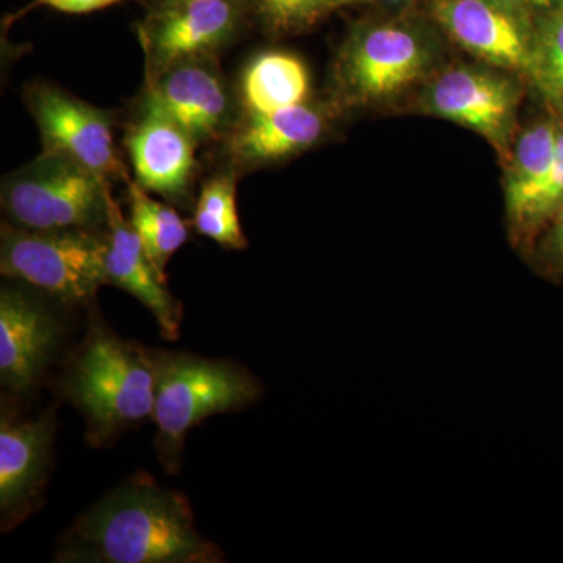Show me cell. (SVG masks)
Listing matches in <instances>:
<instances>
[{
	"label": "cell",
	"mask_w": 563,
	"mask_h": 563,
	"mask_svg": "<svg viewBox=\"0 0 563 563\" xmlns=\"http://www.w3.org/2000/svg\"><path fill=\"white\" fill-rule=\"evenodd\" d=\"M57 562L220 563V548L203 539L184 493L146 473L114 487L65 533Z\"/></svg>",
	"instance_id": "obj_1"
},
{
	"label": "cell",
	"mask_w": 563,
	"mask_h": 563,
	"mask_svg": "<svg viewBox=\"0 0 563 563\" xmlns=\"http://www.w3.org/2000/svg\"><path fill=\"white\" fill-rule=\"evenodd\" d=\"M443 36L417 14L357 22L333 63V106L380 109L412 99L446 65Z\"/></svg>",
	"instance_id": "obj_2"
},
{
	"label": "cell",
	"mask_w": 563,
	"mask_h": 563,
	"mask_svg": "<svg viewBox=\"0 0 563 563\" xmlns=\"http://www.w3.org/2000/svg\"><path fill=\"white\" fill-rule=\"evenodd\" d=\"M62 391L87 420L88 442L109 443L154 413L151 351L92 321L66 365Z\"/></svg>",
	"instance_id": "obj_3"
},
{
	"label": "cell",
	"mask_w": 563,
	"mask_h": 563,
	"mask_svg": "<svg viewBox=\"0 0 563 563\" xmlns=\"http://www.w3.org/2000/svg\"><path fill=\"white\" fill-rule=\"evenodd\" d=\"M155 374L157 450L166 472L179 466L188 431L211 415L235 412L262 396V385L243 366L181 352L151 351Z\"/></svg>",
	"instance_id": "obj_4"
},
{
	"label": "cell",
	"mask_w": 563,
	"mask_h": 563,
	"mask_svg": "<svg viewBox=\"0 0 563 563\" xmlns=\"http://www.w3.org/2000/svg\"><path fill=\"white\" fill-rule=\"evenodd\" d=\"M529 81L510 70L483 62L444 65L415 92L410 110L440 118L476 132L496 151L509 157L518 131V114Z\"/></svg>",
	"instance_id": "obj_5"
},
{
	"label": "cell",
	"mask_w": 563,
	"mask_h": 563,
	"mask_svg": "<svg viewBox=\"0 0 563 563\" xmlns=\"http://www.w3.org/2000/svg\"><path fill=\"white\" fill-rule=\"evenodd\" d=\"M107 233L33 231L2 224L0 272L65 303H87L107 284Z\"/></svg>",
	"instance_id": "obj_6"
},
{
	"label": "cell",
	"mask_w": 563,
	"mask_h": 563,
	"mask_svg": "<svg viewBox=\"0 0 563 563\" xmlns=\"http://www.w3.org/2000/svg\"><path fill=\"white\" fill-rule=\"evenodd\" d=\"M109 181L60 155L44 154L2 181V209L10 224L33 231L107 225Z\"/></svg>",
	"instance_id": "obj_7"
},
{
	"label": "cell",
	"mask_w": 563,
	"mask_h": 563,
	"mask_svg": "<svg viewBox=\"0 0 563 563\" xmlns=\"http://www.w3.org/2000/svg\"><path fill=\"white\" fill-rule=\"evenodd\" d=\"M429 18L474 60L510 70L531 85L537 18L493 0H429Z\"/></svg>",
	"instance_id": "obj_8"
},
{
	"label": "cell",
	"mask_w": 563,
	"mask_h": 563,
	"mask_svg": "<svg viewBox=\"0 0 563 563\" xmlns=\"http://www.w3.org/2000/svg\"><path fill=\"white\" fill-rule=\"evenodd\" d=\"M25 102L36 122L44 154L79 163L107 181L124 179L114 146L113 122L106 110L47 84L32 85Z\"/></svg>",
	"instance_id": "obj_9"
},
{
	"label": "cell",
	"mask_w": 563,
	"mask_h": 563,
	"mask_svg": "<svg viewBox=\"0 0 563 563\" xmlns=\"http://www.w3.org/2000/svg\"><path fill=\"white\" fill-rule=\"evenodd\" d=\"M240 0H177L158 3L140 29L146 79L180 63L211 58L239 31Z\"/></svg>",
	"instance_id": "obj_10"
},
{
	"label": "cell",
	"mask_w": 563,
	"mask_h": 563,
	"mask_svg": "<svg viewBox=\"0 0 563 563\" xmlns=\"http://www.w3.org/2000/svg\"><path fill=\"white\" fill-rule=\"evenodd\" d=\"M124 143L141 188L169 201L187 198L196 172V141L190 133L141 101L139 118Z\"/></svg>",
	"instance_id": "obj_11"
},
{
	"label": "cell",
	"mask_w": 563,
	"mask_h": 563,
	"mask_svg": "<svg viewBox=\"0 0 563 563\" xmlns=\"http://www.w3.org/2000/svg\"><path fill=\"white\" fill-rule=\"evenodd\" d=\"M63 333L60 320L38 299L18 288L0 292V380L27 393L46 368Z\"/></svg>",
	"instance_id": "obj_12"
},
{
	"label": "cell",
	"mask_w": 563,
	"mask_h": 563,
	"mask_svg": "<svg viewBox=\"0 0 563 563\" xmlns=\"http://www.w3.org/2000/svg\"><path fill=\"white\" fill-rule=\"evenodd\" d=\"M55 421L51 413L16 420L3 407L0 421V515L2 531L31 515L49 472Z\"/></svg>",
	"instance_id": "obj_13"
},
{
	"label": "cell",
	"mask_w": 563,
	"mask_h": 563,
	"mask_svg": "<svg viewBox=\"0 0 563 563\" xmlns=\"http://www.w3.org/2000/svg\"><path fill=\"white\" fill-rule=\"evenodd\" d=\"M143 101L190 133L196 143L214 139L228 125V88L211 58L173 66L146 79Z\"/></svg>",
	"instance_id": "obj_14"
},
{
	"label": "cell",
	"mask_w": 563,
	"mask_h": 563,
	"mask_svg": "<svg viewBox=\"0 0 563 563\" xmlns=\"http://www.w3.org/2000/svg\"><path fill=\"white\" fill-rule=\"evenodd\" d=\"M107 284L131 292L157 320L162 335L166 340H177L180 335L181 303L166 288V280L154 268L139 235L131 222L125 220L120 203L109 192L107 206Z\"/></svg>",
	"instance_id": "obj_15"
},
{
	"label": "cell",
	"mask_w": 563,
	"mask_h": 563,
	"mask_svg": "<svg viewBox=\"0 0 563 563\" xmlns=\"http://www.w3.org/2000/svg\"><path fill=\"white\" fill-rule=\"evenodd\" d=\"M336 109L299 103L272 111L247 113L228 141V152L240 166H258L301 154L324 136Z\"/></svg>",
	"instance_id": "obj_16"
},
{
	"label": "cell",
	"mask_w": 563,
	"mask_h": 563,
	"mask_svg": "<svg viewBox=\"0 0 563 563\" xmlns=\"http://www.w3.org/2000/svg\"><path fill=\"white\" fill-rule=\"evenodd\" d=\"M310 76L301 58L288 52H263L244 69L242 102L247 113H272L307 102Z\"/></svg>",
	"instance_id": "obj_17"
},
{
	"label": "cell",
	"mask_w": 563,
	"mask_h": 563,
	"mask_svg": "<svg viewBox=\"0 0 563 563\" xmlns=\"http://www.w3.org/2000/svg\"><path fill=\"white\" fill-rule=\"evenodd\" d=\"M558 114L544 107V113L518 131L509 157L503 163L506 213L523 203L525 199L550 172L558 150Z\"/></svg>",
	"instance_id": "obj_18"
},
{
	"label": "cell",
	"mask_w": 563,
	"mask_h": 563,
	"mask_svg": "<svg viewBox=\"0 0 563 563\" xmlns=\"http://www.w3.org/2000/svg\"><path fill=\"white\" fill-rule=\"evenodd\" d=\"M122 180L128 185L129 207H131L129 222L139 235L152 265L161 274L162 279L166 280V265L187 243L188 225L173 207L155 201L151 192L141 188L129 177V174H125Z\"/></svg>",
	"instance_id": "obj_19"
},
{
	"label": "cell",
	"mask_w": 563,
	"mask_h": 563,
	"mask_svg": "<svg viewBox=\"0 0 563 563\" xmlns=\"http://www.w3.org/2000/svg\"><path fill=\"white\" fill-rule=\"evenodd\" d=\"M559 118V117H558ZM558 150L550 172L518 209L506 213L507 236L521 257L563 206V120L559 118Z\"/></svg>",
	"instance_id": "obj_20"
},
{
	"label": "cell",
	"mask_w": 563,
	"mask_h": 563,
	"mask_svg": "<svg viewBox=\"0 0 563 563\" xmlns=\"http://www.w3.org/2000/svg\"><path fill=\"white\" fill-rule=\"evenodd\" d=\"M192 224L201 235L228 250H246L247 239L236 210V179L233 174H218L202 185Z\"/></svg>",
	"instance_id": "obj_21"
},
{
	"label": "cell",
	"mask_w": 563,
	"mask_h": 563,
	"mask_svg": "<svg viewBox=\"0 0 563 563\" xmlns=\"http://www.w3.org/2000/svg\"><path fill=\"white\" fill-rule=\"evenodd\" d=\"M531 90L563 120V9L540 14L533 41Z\"/></svg>",
	"instance_id": "obj_22"
},
{
	"label": "cell",
	"mask_w": 563,
	"mask_h": 563,
	"mask_svg": "<svg viewBox=\"0 0 563 563\" xmlns=\"http://www.w3.org/2000/svg\"><path fill=\"white\" fill-rule=\"evenodd\" d=\"M266 27L279 35L309 31L350 0H257Z\"/></svg>",
	"instance_id": "obj_23"
},
{
	"label": "cell",
	"mask_w": 563,
	"mask_h": 563,
	"mask_svg": "<svg viewBox=\"0 0 563 563\" xmlns=\"http://www.w3.org/2000/svg\"><path fill=\"white\" fill-rule=\"evenodd\" d=\"M523 258L543 279L563 284V206L544 225Z\"/></svg>",
	"instance_id": "obj_24"
},
{
	"label": "cell",
	"mask_w": 563,
	"mask_h": 563,
	"mask_svg": "<svg viewBox=\"0 0 563 563\" xmlns=\"http://www.w3.org/2000/svg\"><path fill=\"white\" fill-rule=\"evenodd\" d=\"M125 2V0H33L31 5L25 7L21 14L27 13L36 7H49V9L63 11L69 14H85L92 13L109 7L118 5V3Z\"/></svg>",
	"instance_id": "obj_25"
},
{
	"label": "cell",
	"mask_w": 563,
	"mask_h": 563,
	"mask_svg": "<svg viewBox=\"0 0 563 563\" xmlns=\"http://www.w3.org/2000/svg\"><path fill=\"white\" fill-rule=\"evenodd\" d=\"M506 9L520 11V13L531 14L539 18L540 14L548 13L558 7L559 0H493Z\"/></svg>",
	"instance_id": "obj_26"
},
{
	"label": "cell",
	"mask_w": 563,
	"mask_h": 563,
	"mask_svg": "<svg viewBox=\"0 0 563 563\" xmlns=\"http://www.w3.org/2000/svg\"><path fill=\"white\" fill-rule=\"evenodd\" d=\"M376 2L383 3V5L387 7H402L407 5L409 2H412V0H376Z\"/></svg>",
	"instance_id": "obj_27"
},
{
	"label": "cell",
	"mask_w": 563,
	"mask_h": 563,
	"mask_svg": "<svg viewBox=\"0 0 563 563\" xmlns=\"http://www.w3.org/2000/svg\"><path fill=\"white\" fill-rule=\"evenodd\" d=\"M176 2V0H161V3Z\"/></svg>",
	"instance_id": "obj_28"
},
{
	"label": "cell",
	"mask_w": 563,
	"mask_h": 563,
	"mask_svg": "<svg viewBox=\"0 0 563 563\" xmlns=\"http://www.w3.org/2000/svg\"><path fill=\"white\" fill-rule=\"evenodd\" d=\"M558 7H562L563 9V0H559Z\"/></svg>",
	"instance_id": "obj_29"
},
{
	"label": "cell",
	"mask_w": 563,
	"mask_h": 563,
	"mask_svg": "<svg viewBox=\"0 0 563 563\" xmlns=\"http://www.w3.org/2000/svg\"><path fill=\"white\" fill-rule=\"evenodd\" d=\"M351 3L361 2V0H350Z\"/></svg>",
	"instance_id": "obj_30"
},
{
	"label": "cell",
	"mask_w": 563,
	"mask_h": 563,
	"mask_svg": "<svg viewBox=\"0 0 563 563\" xmlns=\"http://www.w3.org/2000/svg\"><path fill=\"white\" fill-rule=\"evenodd\" d=\"M176 2H177V0H176Z\"/></svg>",
	"instance_id": "obj_31"
}]
</instances>
